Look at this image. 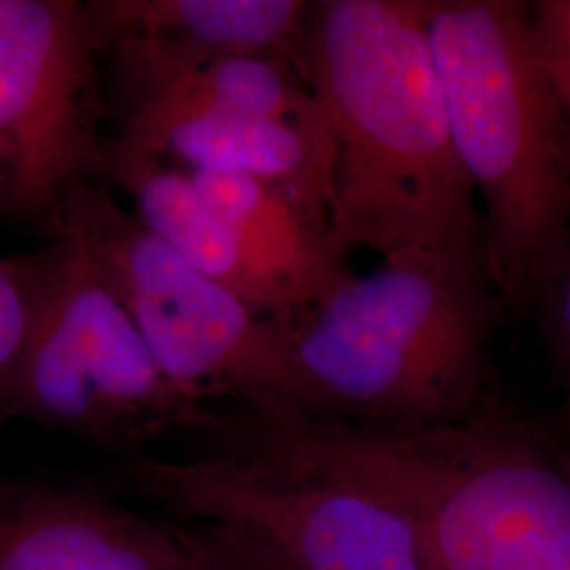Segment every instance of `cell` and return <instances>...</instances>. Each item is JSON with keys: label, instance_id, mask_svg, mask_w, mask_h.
<instances>
[{"label": "cell", "instance_id": "cell-1", "mask_svg": "<svg viewBox=\"0 0 570 570\" xmlns=\"http://www.w3.org/2000/svg\"><path fill=\"white\" fill-rule=\"evenodd\" d=\"M292 63L334 144V252L484 258L480 205L429 45L428 0H313Z\"/></svg>", "mask_w": 570, "mask_h": 570}, {"label": "cell", "instance_id": "cell-2", "mask_svg": "<svg viewBox=\"0 0 570 570\" xmlns=\"http://www.w3.org/2000/svg\"><path fill=\"white\" fill-rule=\"evenodd\" d=\"M242 431L400 511L428 570H570V449L501 404L423 428L249 407Z\"/></svg>", "mask_w": 570, "mask_h": 570}, {"label": "cell", "instance_id": "cell-3", "mask_svg": "<svg viewBox=\"0 0 570 570\" xmlns=\"http://www.w3.org/2000/svg\"><path fill=\"white\" fill-rule=\"evenodd\" d=\"M428 32L490 279L505 308L546 303L570 266V110L529 2L428 0Z\"/></svg>", "mask_w": 570, "mask_h": 570}, {"label": "cell", "instance_id": "cell-4", "mask_svg": "<svg viewBox=\"0 0 570 570\" xmlns=\"http://www.w3.org/2000/svg\"><path fill=\"white\" fill-rule=\"evenodd\" d=\"M503 308L484 258L414 256L348 273L289 322L305 412L383 428L489 412Z\"/></svg>", "mask_w": 570, "mask_h": 570}, {"label": "cell", "instance_id": "cell-5", "mask_svg": "<svg viewBox=\"0 0 570 570\" xmlns=\"http://www.w3.org/2000/svg\"><path fill=\"white\" fill-rule=\"evenodd\" d=\"M195 459L127 452L125 480L218 570H428L385 501L226 431Z\"/></svg>", "mask_w": 570, "mask_h": 570}, {"label": "cell", "instance_id": "cell-6", "mask_svg": "<svg viewBox=\"0 0 570 570\" xmlns=\"http://www.w3.org/2000/svg\"><path fill=\"white\" fill-rule=\"evenodd\" d=\"M16 263L28 287L30 326L2 414L125 452L171 431L212 425L214 410L165 376L81 245L53 235Z\"/></svg>", "mask_w": 570, "mask_h": 570}, {"label": "cell", "instance_id": "cell-7", "mask_svg": "<svg viewBox=\"0 0 570 570\" xmlns=\"http://www.w3.org/2000/svg\"><path fill=\"white\" fill-rule=\"evenodd\" d=\"M49 223L53 235L81 245L165 376L188 397L306 410L289 322L184 263L98 184L75 188Z\"/></svg>", "mask_w": 570, "mask_h": 570}, {"label": "cell", "instance_id": "cell-8", "mask_svg": "<svg viewBox=\"0 0 570 570\" xmlns=\"http://www.w3.org/2000/svg\"><path fill=\"white\" fill-rule=\"evenodd\" d=\"M79 0H0V214L51 220L79 186L108 178L98 60Z\"/></svg>", "mask_w": 570, "mask_h": 570}, {"label": "cell", "instance_id": "cell-9", "mask_svg": "<svg viewBox=\"0 0 570 570\" xmlns=\"http://www.w3.org/2000/svg\"><path fill=\"white\" fill-rule=\"evenodd\" d=\"M0 570H218L159 513L87 490L0 487Z\"/></svg>", "mask_w": 570, "mask_h": 570}, {"label": "cell", "instance_id": "cell-10", "mask_svg": "<svg viewBox=\"0 0 570 570\" xmlns=\"http://www.w3.org/2000/svg\"><path fill=\"white\" fill-rule=\"evenodd\" d=\"M115 112L121 125L115 142L186 171L275 184L327 226L334 144L326 117L289 121L169 106Z\"/></svg>", "mask_w": 570, "mask_h": 570}, {"label": "cell", "instance_id": "cell-11", "mask_svg": "<svg viewBox=\"0 0 570 570\" xmlns=\"http://www.w3.org/2000/svg\"><path fill=\"white\" fill-rule=\"evenodd\" d=\"M117 108H209L308 121L324 110L296 66L279 58L204 56L165 42L122 39L108 47Z\"/></svg>", "mask_w": 570, "mask_h": 570}, {"label": "cell", "instance_id": "cell-12", "mask_svg": "<svg viewBox=\"0 0 570 570\" xmlns=\"http://www.w3.org/2000/svg\"><path fill=\"white\" fill-rule=\"evenodd\" d=\"M108 180L131 197L140 225L207 279L271 317L301 315L294 294L245 249L186 169L110 140Z\"/></svg>", "mask_w": 570, "mask_h": 570}, {"label": "cell", "instance_id": "cell-13", "mask_svg": "<svg viewBox=\"0 0 570 570\" xmlns=\"http://www.w3.org/2000/svg\"><path fill=\"white\" fill-rule=\"evenodd\" d=\"M311 0H87L106 51L142 39L204 56L292 61Z\"/></svg>", "mask_w": 570, "mask_h": 570}, {"label": "cell", "instance_id": "cell-14", "mask_svg": "<svg viewBox=\"0 0 570 570\" xmlns=\"http://www.w3.org/2000/svg\"><path fill=\"white\" fill-rule=\"evenodd\" d=\"M245 249L294 294L301 313L351 273L327 226L275 184L188 171Z\"/></svg>", "mask_w": 570, "mask_h": 570}, {"label": "cell", "instance_id": "cell-15", "mask_svg": "<svg viewBox=\"0 0 570 570\" xmlns=\"http://www.w3.org/2000/svg\"><path fill=\"white\" fill-rule=\"evenodd\" d=\"M30 326L28 287L16 258H0V414L20 372Z\"/></svg>", "mask_w": 570, "mask_h": 570}, {"label": "cell", "instance_id": "cell-16", "mask_svg": "<svg viewBox=\"0 0 570 570\" xmlns=\"http://www.w3.org/2000/svg\"><path fill=\"white\" fill-rule=\"evenodd\" d=\"M529 16L551 81L570 110V0L529 2Z\"/></svg>", "mask_w": 570, "mask_h": 570}, {"label": "cell", "instance_id": "cell-17", "mask_svg": "<svg viewBox=\"0 0 570 570\" xmlns=\"http://www.w3.org/2000/svg\"><path fill=\"white\" fill-rule=\"evenodd\" d=\"M551 313V332L558 351V360L564 376V423L570 440V266L562 279L551 289L548 301Z\"/></svg>", "mask_w": 570, "mask_h": 570}]
</instances>
